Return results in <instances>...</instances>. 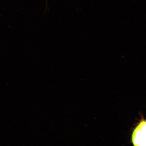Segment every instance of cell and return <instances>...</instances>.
Masks as SVG:
<instances>
[{"mask_svg":"<svg viewBox=\"0 0 146 146\" xmlns=\"http://www.w3.org/2000/svg\"><path fill=\"white\" fill-rule=\"evenodd\" d=\"M132 140L134 146H146V120H142L136 127Z\"/></svg>","mask_w":146,"mask_h":146,"instance_id":"6da1fadb","label":"cell"}]
</instances>
